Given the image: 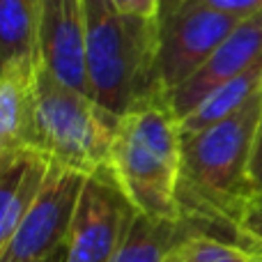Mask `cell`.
<instances>
[{
    "label": "cell",
    "instance_id": "6da1fadb",
    "mask_svg": "<svg viewBox=\"0 0 262 262\" xmlns=\"http://www.w3.org/2000/svg\"><path fill=\"white\" fill-rule=\"evenodd\" d=\"M262 113V90L249 104L209 127L182 131L180 212L209 235L228 232L235 242L237 226L253 203L251 157Z\"/></svg>",
    "mask_w": 262,
    "mask_h": 262
},
{
    "label": "cell",
    "instance_id": "7a4b0ae2",
    "mask_svg": "<svg viewBox=\"0 0 262 262\" xmlns=\"http://www.w3.org/2000/svg\"><path fill=\"white\" fill-rule=\"evenodd\" d=\"M180 168L182 120L166 92H154L120 115L108 170L138 214L184 219L177 200Z\"/></svg>",
    "mask_w": 262,
    "mask_h": 262
},
{
    "label": "cell",
    "instance_id": "3957f363",
    "mask_svg": "<svg viewBox=\"0 0 262 262\" xmlns=\"http://www.w3.org/2000/svg\"><path fill=\"white\" fill-rule=\"evenodd\" d=\"M83 9L92 97L124 115L140 99L163 92L154 67V18L122 14L113 0H83Z\"/></svg>",
    "mask_w": 262,
    "mask_h": 262
},
{
    "label": "cell",
    "instance_id": "277c9868",
    "mask_svg": "<svg viewBox=\"0 0 262 262\" xmlns=\"http://www.w3.org/2000/svg\"><path fill=\"white\" fill-rule=\"evenodd\" d=\"M118 124L120 115L60 81L37 60L35 152L51 166L85 177L106 170Z\"/></svg>",
    "mask_w": 262,
    "mask_h": 262
},
{
    "label": "cell",
    "instance_id": "5b68a950",
    "mask_svg": "<svg viewBox=\"0 0 262 262\" xmlns=\"http://www.w3.org/2000/svg\"><path fill=\"white\" fill-rule=\"evenodd\" d=\"M239 23L205 0H159L154 67L166 95L189 81Z\"/></svg>",
    "mask_w": 262,
    "mask_h": 262
},
{
    "label": "cell",
    "instance_id": "8992f818",
    "mask_svg": "<svg viewBox=\"0 0 262 262\" xmlns=\"http://www.w3.org/2000/svg\"><path fill=\"white\" fill-rule=\"evenodd\" d=\"M85 180L81 172L51 166L0 253V262H44L64 246Z\"/></svg>",
    "mask_w": 262,
    "mask_h": 262
},
{
    "label": "cell",
    "instance_id": "52a82bcc",
    "mask_svg": "<svg viewBox=\"0 0 262 262\" xmlns=\"http://www.w3.org/2000/svg\"><path fill=\"white\" fill-rule=\"evenodd\" d=\"M136 214L108 168L90 175L64 242V262H111Z\"/></svg>",
    "mask_w": 262,
    "mask_h": 262
},
{
    "label": "cell",
    "instance_id": "ba28073f",
    "mask_svg": "<svg viewBox=\"0 0 262 262\" xmlns=\"http://www.w3.org/2000/svg\"><path fill=\"white\" fill-rule=\"evenodd\" d=\"M37 60L60 81L92 97L83 0H39Z\"/></svg>",
    "mask_w": 262,
    "mask_h": 262
},
{
    "label": "cell",
    "instance_id": "9c48e42d",
    "mask_svg": "<svg viewBox=\"0 0 262 262\" xmlns=\"http://www.w3.org/2000/svg\"><path fill=\"white\" fill-rule=\"evenodd\" d=\"M258 60H262V9L237 23L207 62L168 95L177 118H186L209 92L253 67Z\"/></svg>",
    "mask_w": 262,
    "mask_h": 262
},
{
    "label": "cell",
    "instance_id": "30bf717a",
    "mask_svg": "<svg viewBox=\"0 0 262 262\" xmlns=\"http://www.w3.org/2000/svg\"><path fill=\"white\" fill-rule=\"evenodd\" d=\"M37 58L0 69V159L35 152Z\"/></svg>",
    "mask_w": 262,
    "mask_h": 262
},
{
    "label": "cell",
    "instance_id": "8fae6325",
    "mask_svg": "<svg viewBox=\"0 0 262 262\" xmlns=\"http://www.w3.org/2000/svg\"><path fill=\"white\" fill-rule=\"evenodd\" d=\"M198 232L205 230L189 219H149L136 214L111 262H170L177 249Z\"/></svg>",
    "mask_w": 262,
    "mask_h": 262
},
{
    "label": "cell",
    "instance_id": "7c38bea8",
    "mask_svg": "<svg viewBox=\"0 0 262 262\" xmlns=\"http://www.w3.org/2000/svg\"><path fill=\"white\" fill-rule=\"evenodd\" d=\"M49 168L51 163L37 152L18 154L0 168V253L39 191Z\"/></svg>",
    "mask_w": 262,
    "mask_h": 262
},
{
    "label": "cell",
    "instance_id": "4fadbf2b",
    "mask_svg": "<svg viewBox=\"0 0 262 262\" xmlns=\"http://www.w3.org/2000/svg\"><path fill=\"white\" fill-rule=\"evenodd\" d=\"M262 90V60L249 67L246 72L237 74L235 78L221 83L216 90H212L186 118H182V131L193 134L209 124H216L249 104Z\"/></svg>",
    "mask_w": 262,
    "mask_h": 262
},
{
    "label": "cell",
    "instance_id": "5bb4252c",
    "mask_svg": "<svg viewBox=\"0 0 262 262\" xmlns=\"http://www.w3.org/2000/svg\"><path fill=\"white\" fill-rule=\"evenodd\" d=\"M39 0H0V69L37 58Z\"/></svg>",
    "mask_w": 262,
    "mask_h": 262
},
{
    "label": "cell",
    "instance_id": "9a60e30c",
    "mask_svg": "<svg viewBox=\"0 0 262 262\" xmlns=\"http://www.w3.org/2000/svg\"><path fill=\"white\" fill-rule=\"evenodd\" d=\"M175 262H253L242 244L209 232H198L186 239L175 253Z\"/></svg>",
    "mask_w": 262,
    "mask_h": 262
},
{
    "label": "cell",
    "instance_id": "2e32d148",
    "mask_svg": "<svg viewBox=\"0 0 262 262\" xmlns=\"http://www.w3.org/2000/svg\"><path fill=\"white\" fill-rule=\"evenodd\" d=\"M237 244H262V195L253 198L244 212L235 235Z\"/></svg>",
    "mask_w": 262,
    "mask_h": 262
},
{
    "label": "cell",
    "instance_id": "e0dca14e",
    "mask_svg": "<svg viewBox=\"0 0 262 262\" xmlns=\"http://www.w3.org/2000/svg\"><path fill=\"white\" fill-rule=\"evenodd\" d=\"M205 3L219 12L228 14V16L239 18V21L253 16L255 12L262 9V0H205Z\"/></svg>",
    "mask_w": 262,
    "mask_h": 262
},
{
    "label": "cell",
    "instance_id": "ac0fdd59",
    "mask_svg": "<svg viewBox=\"0 0 262 262\" xmlns=\"http://www.w3.org/2000/svg\"><path fill=\"white\" fill-rule=\"evenodd\" d=\"M113 5L122 14L138 18H154L159 12V0H113Z\"/></svg>",
    "mask_w": 262,
    "mask_h": 262
},
{
    "label": "cell",
    "instance_id": "d6986e66",
    "mask_svg": "<svg viewBox=\"0 0 262 262\" xmlns=\"http://www.w3.org/2000/svg\"><path fill=\"white\" fill-rule=\"evenodd\" d=\"M251 184H253L255 198L262 195V113L258 122V134H255L253 157H251Z\"/></svg>",
    "mask_w": 262,
    "mask_h": 262
},
{
    "label": "cell",
    "instance_id": "ffe728a7",
    "mask_svg": "<svg viewBox=\"0 0 262 262\" xmlns=\"http://www.w3.org/2000/svg\"><path fill=\"white\" fill-rule=\"evenodd\" d=\"M244 249L249 251V255L253 262H262V249H258V246H244Z\"/></svg>",
    "mask_w": 262,
    "mask_h": 262
},
{
    "label": "cell",
    "instance_id": "44dd1931",
    "mask_svg": "<svg viewBox=\"0 0 262 262\" xmlns=\"http://www.w3.org/2000/svg\"><path fill=\"white\" fill-rule=\"evenodd\" d=\"M44 262H64V246H60V249L55 251L53 255H49Z\"/></svg>",
    "mask_w": 262,
    "mask_h": 262
},
{
    "label": "cell",
    "instance_id": "7402d4cb",
    "mask_svg": "<svg viewBox=\"0 0 262 262\" xmlns=\"http://www.w3.org/2000/svg\"><path fill=\"white\" fill-rule=\"evenodd\" d=\"M7 161H9V159H0V168H3V166H5V163H7Z\"/></svg>",
    "mask_w": 262,
    "mask_h": 262
},
{
    "label": "cell",
    "instance_id": "603a6c76",
    "mask_svg": "<svg viewBox=\"0 0 262 262\" xmlns=\"http://www.w3.org/2000/svg\"><path fill=\"white\" fill-rule=\"evenodd\" d=\"M242 246H258V249H262V244H242Z\"/></svg>",
    "mask_w": 262,
    "mask_h": 262
},
{
    "label": "cell",
    "instance_id": "cb8c5ba5",
    "mask_svg": "<svg viewBox=\"0 0 262 262\" xmlns=\"http://www.w3.org/2000/svg\"><path fill=\"white\" fill-rule=\"evenodd\" d=\"M177 251H180V249H177ZM170 262H175V255H172V258H170Z\"/></svg>",
    "mask_w": 262,
    "mask_h": 262
}]
</instances>
